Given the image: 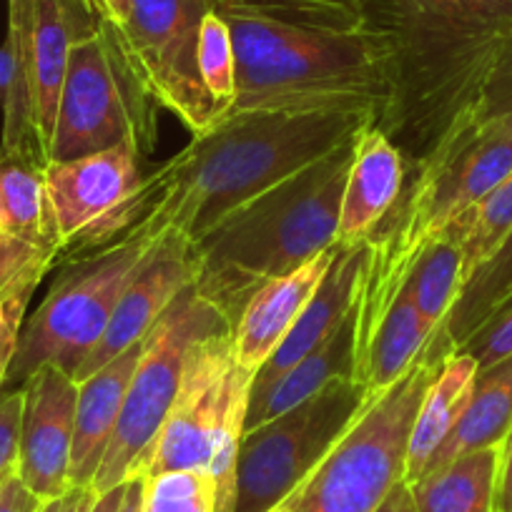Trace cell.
Segmentation results:
<instances>
[{"mask_svg":"<svg viewBox=\"0 0 512 512\" xmlns=\"http://www.w3.org/2000/svg\"><path fill=\"white\" fill-rule=\"evenodd\" d=\"M144 485L146 475H134L131 480H126V492H123V502L118 507V512H144Z\"/></svg>","mask_w":512,"mask_h":512,"instance_id":"obj_40","label":"cell"},{"mask_svg":"<svg viewBox=\"0 0 512 512\" xmlns=\"http://www.w3.org/2000/svg\"><path fill=\"white\" fill-rule=\"evenodd\" d=\"M334 254H337V244L309 259L294 272L264 284L244 304L234 327H231L236 362L244 372H259L267 364V359L277 352L279 344L287 339V334L297 324L299 314L312 302L319 284L327 277Z\"/></svg>","mask_w":512,"mask_h":512,"instance_id":"obj_15","label":"cell"},{"mask_svg":"<svg viewBox=\"0 0 512 512\" xmlns=\"http://www.w3.org/2000/svg\"><path fill=\"white\" fill-rule=\"evenodd\" d=\"M472 126H510L512 128V38L500 48L492 66L482 76L475 96L467 103L465 111L457 113L450 121V128ZM442 131V134H445ZM440 134V136H442ZM437 136V139H440Z\"/></svg>","mask_w":512,"mask_h":512,"instance_id":"obj_31","label":"cell"},{"mask_svg":"<svg viewBox=\"0 0 512 512\" xmlns=\"http://www.w3.org/2000/svg\"><path fill=\"white\" fill-rule=\"evenodd\" d=\"M3 477H6V475H3ZM3 477H0V482H3Z\"/></svg>","mask_w":512,"mask_h":512,"instance_id":"obj_46","label":"cell"},{"mask_svg":"<svg viewBox=\"0 0 512 512\" xmlns=\"http://www.w3.org/2000/svg\"><path fill=\"white\" fill-rule=\"evenodd\" d=\"M101 3H103V8H106V13L111 21L126 26L128 16H131V3H134V0H101Z\"/></svg>","mask_w":512,"mask_h":512,"instance_id":"obj_43","label":"cell"},{"mask_svg":"<svg viewBox=\"0 0 512 512\" xmlns=\"http://www.w3.org/2000/svg\"><path fill=\"white\" fill-rule=\"evenodd\" d=\"M46 500L28 490L26 482L18 477L16 470L8 472L0 482V512H38Z\"/></svg>","mask_w":512,"mask_h":512,"instance_id":"obj_36","label":"cell"},{"mask_svg":"<svg viewBox=\"0 0 512 512\" xmlns=\"http://www.w3.org/2000/svg\"><path fill=\"white\" fill-rule=\"evenodd\" d=\"M209 11L211 0H134L123 26L149 91L191 136L206 134L219 121L196 61L201 18Z\"/></svg>","mask_w":512,"mask_h":512,"instance_id":"obj_12","label":"cell"},{"mask_svg":"<svg viewBox=\"0 0 512 512\" xmlns=\"http://www.w3.org/2000/svg\"><path fill=\"white\" fill-rule=\"evenodd\" d=\"M254 374L236 362L231 327L206 332L189 347L179 392L151 452L146 475L204 470L216 482V512L234 510L236 460Z\"/></svg>","mask_w":512,"mask_h":512,"instance_id":"obj_4","label":"cell"},{"mask_svg":"<svg viewBox=\"0 0 512 512\" xmlns=\"http://www.w3.org/2000/svg\"><path fill=\"white\" fill-rule=\"evenodd\" d=\"M128 146L71 161H48L46 194L58 236V264L93 254L134 229L144 174Z\"/></svg>","mask_w":512,"mask_h":512,"instance_id":"obj_11","label":"cell"},{"mask_svg":"<svg viewBox=\"0 0 512 512\" xmlns=\"http://www.w3.org/2000/svg\"><path fill=\"white\" fill-rule=\"evenodd\" d=\"M144 512H216L214 477L204 470L146 475Z\"/></svg>","mask_w":512,"mask_h":512,"instance_id":"obj_32","label":"cell"},{"mask_svg":"<svg viewBox=\"0 0 512 512\" xmlns=\"http://www.w3.org/2000/svg\"><path fill=\"white\" fill-rule=\"evenodd\" d=\"M377 512H417L410 485H407L405 480L397 482V485L390 490V495L384 497L382 505L377 507Z\"/></svg>","mask_w":512,"mask_h":512,"instance_id":"obj_39","label":"cell"},{"mask_svg":"<svg viewBox=\"0 0 512 512\" xmlns=\"http://www.w3.org/2000/svg\"><path fill=\"white\" fill-rule=\"evenodd\" d=\"M96 500L98 492L93 490V485H71L63 495L51 497V500L43 502L38 512H91Z\"/></svg>","mask_w":512,"mask_h":512,"instance_id":"obj_37","label":"cell"},{"mask_svg":"<svg viewBox=\"0 0 512 512\" xmlns=\"http://www.w3.org/2000/svg\"><path fill=\"white\" fill-rule=\"evenodd\" d=\"M123 492H126V482L118 487H113V490L101 492L96 500V505L91 507V512H118V507H121V502H123Z\"/></svg>","mask_w":512,"mask_h":512,"instance_id":"obj_42","label":"cell"},{"mask_svg":"<svg viewBox=\"0 0 512 512\" xmlns=\"http://www.w3.org/2000/svg\"><path fill=\"white\" fill-rule=\"evenodd\" d=\"M379 0H211V13L287 31L364 33L377 28Z\"/></svg>","mask_w":512,"mask_h":512,"instance_id":"obj_21","label":"cell"},{"mask_svg":"<svg viewBox=\"0 0 512 512\" xmlns=\"http://www.w3.org/2000/svg\"><path fill=\"white\" fill-rule=\"evenodd\" d=\"M191 284H194V264H191L189 241L166 236L141 272L123 289L101 342L83 359L73 379L83 382L128 347L144 342L151 327Z\"/></svg>","mask_w":512,"mask_h":512,"instance_id":"obj_14","label":"cell"},{"mask_svg":"<svg viewBox=\"0 0 512 512\" xmlns=\"http://www.w3.org/2000/svg\"><path fill=\"white\" fill-rule=\"evenodd\" d=\"M512 432V354L492 367L477 369L470 402L440 450L432 457L427 472L482 447L502 445ZM425 472V475H427ZM422 475V477H425Z\"/></svg>","mask_w":512,"mask_h":512,"instance_id":"obj_22","label":"cell"},{"mask_svg":"<svg viewBox=\"0 0 512 512\" xmlns=\"http://www.w3.org/2000/svg\"><path fill=\"white\" fill-rule=\"evenodd\" d=\"M512 507V432L502 442V467L500 487H497V512H507Z\"/></svg>","mask_w":512,"mask_h":512,"instance_id":"obj_38","label":"cell"},{"mask_svg":"<svg viewBox=\"0 0 512 512\" xmlns=\"http://www.w3.org/2000/svg\"><path fill=\"white\" fill-rule=\"evenodd\" d=\"M407 179V161L400 146L379 126H369L359 136L354 161L339 209L337 244L354 246L367 241L400 199Z\"/></svg>","mask_w":512,"mask_h":512,"instance_id":"obj_16","label":"cell"},{"mask_svg":"<svg viewBox=\"0 0 512 512\" xmlns=\"http://www.w3.org/2000/svg\"><path fill=\"white\" fill-rule=\"evenodd\" d=\"M46 164L33 156L0 154V231L6 239L58 259V236L46 194Z\"/></svg>","mask_w":512,"mask_h":512,"instance_id":"obj_23","label":"cell"},{"mask_svg":"<svg viewBox=\"0 0 512 512\" xmlns=\"http://www.w3.org/2000/svg\"><path fill=\"white\" fill-rule=\"evenodd\" d=\"M362 134L236 206L191 244V287L231 327L264 284L337 244L344 184Z\"/></svg>","mask_w":512,"mask_h":512,"instance_id":"obj_2","label":"cell"},{"mask_svg":"<svg viewBox=\"0 0 512 512\" xmlns=\"http://www.w3.org/2000/svg\"><path fill=\"white\" fill-rule=\"evenodd\" d=\"M372 402L362 382L339 377L302 405L244 432L231 512H274L284 505Z\"/></svg>","mask_w":512,"mask_h":512,"instance_id":"obj_9","label":"cell"},{"mask_svg":"<svg viewBox=\"0 0 512 512\" xmlns=\"http://www.w3.org/2000/svg\"><path fill=\"white\" fill-rule=\"evenodd\" d=\"M402 6L430 26L470 36H510L512 0H402Z\"/></svg>","mask_w":512,"mask_h":512,"instance_id":"obj_29","label":"cell"},{"mask_svg":"<svg viewBox=\"0 0 512 512\" xmlns=\"http://www.w3.org/2000/svg\"><path fill=\"white\" fill-rule=\"evenodd\" d=\"M512 229V174L505 176L472 209L457 216L447 231L460 241L465 256V284L495 254Z\"/></svg>","mask_w":512,"mask_h":512,"instance_id":"obj_28","label":"cell"},{"mask_svg":"<svg viewBox=\"0 0 512 512\" xmlns=\"http://www.w3.org/2000/svg\"><path fill=\"white\" fill-rule=\"evenodd\" d=\"M435 332L437 329L417 312L410 294L400 289L392 307L379 322L357 374V382L364 384L369 400H379L410 372Z\"/></svg>","mask_w":512,"mask_h":512,"instance_id":"obj_24","label":"cell"},{"mask_svg":"<svg viewBox=\"0 0 512 512\" xmlns=\"http://www.w3.org/2000/svg\"><path fill=\"white\" fill-rule=\"evenodd\" d=\"M274 512H287V505H279L277 510H274Z\"/></svg>","mask_w":512,"mask_h":512,"instance_id":"obj_44","label":"cell"},{"mask_svg":"<svg viewBox=\"0 0 512 512\" xmlns=\"http://www.w3.org/2000/svg\"><path fill=\"white\" fill-rule=\"evenodd\" d=\"M369 126H377L372 116L354 113L229 111L144 176L141 214L131 231L179 236L191 246L236 206Z\"/></svg>","mask_w":512,"mask_h":512,"instance_id":"obj_1","label":"cell"},{"mask_svg":"<svg viewBox=\"0 0 512 512\" xmlns=\"http://www.w3.org/2000/svg\"><path fill=\"white\" fill-rule=\"evenodd\" d=\"M502 445L467 452L427 472L410 490L417 512H497Z\"/></svg>","mask_w":512,"mask_h":512,"instance_id":"obj_25","label":"cell"},{"mask_svg":"<svg viewBox=\"0 0 512 512\" xmlns=\"http://www.w3.org/2000/svg\"><path fill=\"white\" fill-rule=\"evenodd\" d=\"M339 377H354V312H349V317L322 347L307 354L289 372L264 387H251L244 432L302 405Z\"/></svg>","mask_w":512,"mask_h":512,"instance_id":"obj_19","label":"cell"},{"mask_svg":"<svg viewBox=\"0 0 512 512\" xmlns=\"http://www.w3.org/2000/svg\"><path fill=\"white\" fill-rule=\"evenodd\" d=\"M507 512H512V507H510V510H507Z\"/></svg>","mask_w":512,"mask_h":512,"instance_id":"obj_47","label":"cell"},{"mask_svg":"<svg viewBox=\"0 0 512 512\" xmlns=\"http://www.w3.org/2000/svg\"><path fill=\"white\" fill-rule=\"evenodd\" d=\"M159 101L146 86L121 23L101 28L68 53L51 161H71L128 146L139 159L159 144Z\"/></svg>","mask_w":512,"mask_h":512,"instance_id":"obj_5","label":"cell"},{"mask_svg":"<svg viewBox=\"0 0 512 512\" xmlns=\"http://www.w3.org/2000/svg\"><path fill=\"white\" fill-rule=\"evenodd\" d=\"M108 18L101 0H8L13 86L3 103L0 154H23L48 164L68 53Z\"/></svg>","mask_w":512,"mask_h":512,"instance_id":"obj_7","label":"cell"},{"mask_svg":"<svg viewBox=\"0 0 512 512\" xmlns=\"http://www.w3.org/2000/svg\"><path fill=\"white\" fill-rule=\"evenodd\" d=\"M475 377L477 362L467 352H455L442 359L440 369L432 377V382L427 384L420 410H417L415 422H412L405 462L407 485H412V482L425 475L435 452L455 430L457 420H460L467 402H470Z\"/></svg>","mask_w":512,"mask_h":512,"instance_id":"obj_20","label":"cell"},{"mask_svg":"<svg viewBox=\"0 0 512 512\" xmlns=\"http://www.w3.org/2000/svg\"><path fill=\"white\" fill-rule=\"evenodd\" d=\"M362 264L364 241L354 246L337 244L334 262L332 267H329L327 277L319 284L317 294H314L312 302L304 307V312L299 314L297 324H294L292 332L287 334V339L279 344L277 352H274L272 357L267 359V364L254 374V384H251V387H264V384L282 377L284 372H289L294 364L302 362L307 354H312L314 349L322 347V344L337 332L339 324H342L344 319L349 317V312H352L354 299H357Z\"/></svg>","mask_w":512,"mask_h":512,"instance_id":"obj_17","label":"cell"},{"mask_svg":"<svg viewBox=\"0 0 512 512\" xmlns=\"http://www.w3.org/2000/svg\"><path fill=\"white\" fill-rule=\"evenodd\" d=\"M46 277V267L36 254H28L26 246L13 241L0 244V302L13 297H31L41 279Z\"/></svg>","mask_w":512,"mask_h":512,"instance_id":"obj_33","label":"cell"},{"mask_svg":"<svg viewBox=\"0 0 512 512\" xmlns=\"http://www.w3.org/2000/svg\"><path fill=\"white\" fill-rule=\"evenodd\" d=\"M3 241H6V236H3V231H0V244H3Z\"/></svg>","mask_w":512,"mask_h":512,"instance_id":"obj_45","label":"cell"},{"mask_svg":"<svg viewBox=\"0 0 512 512\" xmlns=\"http://www.w3.org/2000/svg\"><path fill=\"white\" fill-rule=\"evenodd\" d=\"M21 387L26 400L16 472L28 490L41 500H51L71 487L78 384L63 369L46 364Z\"/></svg>","mask_w":512,"mask_h":512,"instance_id":"obj_13","label":"cell"},{"mask_svg":"<svg viewBox=\"0 0 512 512\" xmlns=\"http://www.w3.org/2000/svg\"><path fill=\"white\" fill-rule=\"evenodd\" d=\"M512 297V229L502 239L495 254L475 269L462 289L460 299L452 307L447 322L437 329L435 337L430 339L427 349L422 352V359L440 364L457 349L467 344V339Z\"/></svg>","mask_w":512,"mask_h":512,"instance_id":"obj_26","label":"cell"},{"mask_svg":"<svg viewBox=\"0 0 512 512\" xmlns=\"http://www.w3.org/2000/svg\"><path fill=\"white\" fill-rule=\"evenodd\" d=\"M196 61L201 83L209 91L219 118L226 116L236 103V53L229 26L211 11L201 18Z\"/></svg>","mask_w":512,"mask_h":512,"instance_id":"obj_30","label":"cell"},{"mask_svg":"<svg viewBox=\"0 0 512 512\" xmlns=\"http://www.w3.org/2000/svg\"><path fill=\"white\" fill-rule=\"evenodd\" d=\"M13 86V61L6 46H0V106L8 101Z\"/></svg>","mask_w":512,"mask_h":512,"instance_id":"obj_41","label":"cell"},{"mask_svg":"<svg viewBox=\"0 0 512 512\" xmlns=\"http://www.w3.org/2000/svg\"><path fill=\"white\" fill-rule=\"evenodd\" d=\"M144 342L128 347L113 362L78 384L76 432L71 450V485H93L121 417L128 384L139 367Z\"/></svg>","mask_w":512,"mask_h":512,"instance_id":"obj_18","label":"cell"},{"mask_svg":"<svg viewBox=\"0 0 512 512\" xmlns=\"http://www.w3.org/2000/svg\"><path fill=\"white\" fill-rule=\"evenodd\" d=\"M402 289L410 294L417 312L440 329L465 289V256L460 241L447 229L440 231L422 249Z\"/></svg>","mask_w":512,"mask_h":512,"instance_id":"obj_27","label":"cell"},{"mask_svg":"<svg viewBox=\"0 0 512 512\" xmlns=\"http://www.w3.org/2000/svg\"><path fill=\"white\" fill-rule=\"evenodd\" d=\"M440 364L420 357L392 390L372 402L284 502L287 512H377L392 487L405 480L412 422Z\"/></svg>","mask_w":512,"mask_h":512,"instance_id":"obj_8","label":"cell"},{"mask_svg":"<svg viewBox=\"0 0 512 512\" xmlns=\"http://www.w3.org/2000/svg\"><path fill=\"white\" fill-rule=\"evenodd\" d=\"M392 103L387 33H319L236 71L231 111L354 113L377 126Z\"/></svg>","mask_w":512,"mask_h":512,"instance_id":"obj_3","label":"cell"},{"mask_svg":"<svg viewBox=\"0 0 512 512\" xmlns=\"http://www.w3.org/2000/svg\"><path fill=\"white\" fill-rule=\"evenodd\" d=\"M161 241L131 231L93 254L63 264L41 307L23 322L3 387H21L46 364L76 377L83 359L101 342L123 289L149 262Z\"/></svg>","mask_w":512,"mask_h":512,"instance_id":"obj_6","label":"cell"},{"mask_svg":"<svg viewBox=\"0 0 512 512\" xmlns=\"http://www.w3.org/2000/svg\"><path fill=\"white\" fill-rule=\"evenodd\" d=\"M457 352H467L477 362V369L492 367L512 354V297L467 339Z\"/></svg>","mask_w":512,"mask_h":512,"instance_id":"obj_34","label":"cell"},{"mask_svg":"<svg viewBox=\"0 0 512 512\" xmlns=\"http://www.w3.org/2000/svg\"><path fill=\"white\" fill-rule=\"evenodd\" d=\"M219 327H231L229 319L204 302L194 287L184 289L164 317L151 327L144 339L139 367L128 384L111 445L93 477V490L98 495L146 472L161 427L179 392L186 352L201 334Z\"/></svg>","mask_w":512,"mask_h":512,"instance_id":"obj_10","label":"cell"},{"mask_svg":"<svg viewBox=\"0 0 512 512\" xmlns=\"http://www.w3.org/2000/svg\"><path fill=\"white\" fill-rule=\"evenodd\" d=\"M23 387L0 392V477L16 470L21 450Z\"/></svg>","mask_w":512,"mask_h":512,"instance_id":"obj_35","label":"cell"}]
</instances>
